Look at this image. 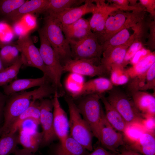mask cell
I'll return each mask as SVG.
<instances>
[{"label": "cell", "mask_w": 155, "mask_h": 155, "mask_svg": "<svg viewBox=\"0 0 155 155\" xmlns=\"http://www.w3.org/2000/svg\"><path fill=\"white\" fill-rule=\"evenodd\" d=\"M54 93L53 86L46 84L32 91H22L8 96L4 107V123L1 127L0 135H3L9 132L13 123L33 100H39L50 96Z\"/></svg>", "instance_id": "obj_1"}, {"label": "cell", "mask_w": 155, "mask_h": 155, "mask_svg": "<svg viewBox=\"0 0 155 155\" xmlns=\"http://www.w3.org/2000/svg\"><path fill=\"white\" fill-rule=\"evenodd\" d=\"M65 99L69 112V135L88 151H92L94 136L92 132L82 116L73 99L67 96Z\"/></svg>", "instance_id": "obj_2"}, {"label": "cell", "mask_w": 155, "mask_h": 155, "mask_svg": "<svg viewBox=\"0 0 155 155\" xmlns=\"http://www.w3.org/2000/svg\"><path fill=\"white\" fill-rule=\"evenodd\" d=\"M92 94L81 97L75 104L83 119L87 123L94 136L99 141L100 127L104 115L101 105L100 95Z\"/></svg>", "instance_id": "obj_3"}, {"label": "cell", "mask_w": 155, "mask_h": 155, "mask_svg": "<svg viewBox=\"0 0 155 155\" xmlns=\"http://www.w3.org/2000/svg\"><path fill=\"white\" fill-rule=\"evenodd\" d=\"M42 29L63 66L72 59L70 46L63 34L60 23L54 17L48 14Z\"/></svg>", "instance_id": "obj_4"}, {"label": "cell", "mask_w": 155, "mask_h": 155, "mask_svg": "<svg viewBox=\"0 0 155 155\" xmlns=\"http://www.w3.org/2000/svg\"><path fill=\"white\" fill-rule=\"evenodd\" d=\"M39 34L40 40L39 49L40 53L51 82L59 95L60 96L62 92L61 78L63 72V66L58 55L49 42L42 29L39 31Z\"/></svg>", "instance_id": "obj_5"}, {"label": "cell", "mask_w": 155, "mask_h": 155, "mask_svg": "<svg viewBox=\"0 0 155 155\" xmlns=\"http://www.w3.org/2000/svg\"><path fill=\"white\" fill-rule=\"evenodd\" d=\"M108 92V96L106 98L107 100L128 124L134 123L141 124L144 118L132 100L117 89L113 88Z\"/></svg>", "instance_id": "obj_6"}, {"label": "cell", "mask_w": 155, "mask_h": 155, "mask_svg": "<svg viewBox=\"0 0 155 155\" xmlns=\"http://www.w3.org/2000/svg\"><path fill=\"white\" fill-rule=\"evenodd\" d=\"M71 59L95 61L101 63L103 47L92 32L84 39L78 42H69Z\"/></svg>", "instance_id": "obj_7"}, {"label": "cell", "mask_w": 155, "mask_h": 155, "mask_svg": "<svg viewBox=\"0 0 155 155\" xmlns=\"http://www.w3.org/2000/svg\"><path fill=\"white\" fill-rule=\"evenodd\" d=\"M21 53L23 65L39 69L49 78L48 70L43 62L39 49L28 34L19 36L15 45Z\"/></svg>", "instance_id": "obj_8"}, {"label": "cell", "mask_w": 155, "mask_h": 155, "mask_svg": "<svg viewBox=\"0 0 155 155\" xmlns=\"http://www.w3.org/2000/svg\"><path fill=\"white\" fill-rule=\"evenodd\" d=\"M98 63L93 60L71 59L63 65V71L92 77H104L109 73L104 65Z\"/></svg>", "instance_id": "obj_9"}, {"label": "cell", "mask_w": 155, "mask_h": 155, "mask_svg": "<svg viewBox=\"0 0 155 155\" xmlns=\"http://www.w3.org/2000/svg\"><path fill=\"white\" fill-rule=\"evenodd\" d=\"M39 100L40 123L42 127L43 133L40 146H45L57 138L53 128V104L52 100L42 98Z\"/></svg>", "instance_id": "obj_10"}, {"label": "cell", "mask_w": 155, "mask_h": 155, "mask_svg": "<svg viewBox=\"0 0 155 155\" xmlns=\"http://www.w3.org/2000/svg\"><path fill=\"white\" fill-rule=\"evenodd\" d=\"M99 142L102 147L117 154L119 148L125 145L122 133L117 132L103 117L100 127Z\"/></svg>", "instance_id": "obj_11"}, {"label": "cell", "mask_w": 155, "mask_h": 155, "mask_svg": "<svg viewBox=\"0 0 155 155\" xmlns=\"http://www.w3.org/2000/svg\"><path fill=\"white\" fill-rule=\"evenodd\" d=\"M52 99L54 129L59 142L63 144L69 135V121L67 113L61 105L57 92L56 91Z\"/></svg>", "instance_id": "obj_12"}, {"label": "cell", "mask_w": 155, "mask_h": 155, "mask_svg": "<svg viewBox=\"0 0 155 155\" xmlns=\"http://www.w3.org/2000/svg\"><path fill=\"white\" fill-rule=\"evenodd\" d=\"M96 4L93 15L89 20L92 32L98 39L101 36L104 30L106 20L112 12L119 10L116 6L108 5L102 0L95 1Z\"/></svg>", "instance_id": "obj_13"}, {"label": "cell", "mask_w": 155, "mask_h": 155, "mask_svg": "<svg viewBox=\"0 0 155 155\" xmlns=\"http://www.w3.org/2000/svg\"><path fill=\"white\" fill-rule=\"evenodd\" d=\"M92 2L86 0L85 3L80 6L71 7L58 13L48 14L55 18L61 26H66L77 21L86 14L92 13L96 5Z\"/></svg>", "instance_id": "obj_14"}, {"label": "cell", "mask_w": 155, "mask_h": 155, "mask_svg": "<svg viewBox=\"0 0 155 155\" xmlns=\"http://www.w3.org/2000/svg\"><path fill=\"white\" fill-rule=\"evenodd\" d=\"M113 88V84L109 79L99 77L83 83L79 90L72 96V98L78 99L92 94H101Z\"/></svg>", "instance_id": "obj_15"}, {"label": "cell", "mask_w": 155, "mask_h": 155, "mask_svg": "<svg viewBox=\"0 0 155 155\" xmlns=\"http://www.w3.org/2000/svg\"><path fill=\"white\" fill-rule=\"evenodd\" d=\"M128 14L118 11L113 15L108 17L103 32L98 40L101 44L120 30L125 29Z\"/></svg>", "instance_id": "obj_16"}, {"label": "cell", "mask_w": 155, "mask_h": 155, "mask_svg": "<svg viewBox=\"0 0 155 155\" xmlns=\"http://www.w3.org/2000/svg\"><path fill=\"white\" fill-rule=\"evenodd\" d=\"M51 83L50 80L43 75L41 77L36 78L16 79L3 87V93L7 96L35 86H40L45 84Z\"/></svg>", "instance_id": "obj_17"}, {"label": "cell", "mask_w": 155, "mask_h": 155, "mask_svg": "<svg viewBox=\"0 0 155 155\" xmlns=\"http://www.w3.org/2000/svg\"><path fill=\"white\" fill-rule=\"evenodd\" d=\"M88 151L69 134L63 144L59 142L51 146L50 155H87Z\"/></svg>", "instance_id": "obj_18"}, {"label": "cell", "mask_w": 155, "mask_h": 155, "mask_svg": "<svg viewBox=\"0 0 155 155\" xmlns=\"http://www.w3.org/2000/svg\"><path fill=\"white\" fill-rule=\"evenodd\" d=\"M48 0H27L18 9L7 15L6 17L9 20L16 23L27 14L44 12Z\"/></svg>", "instance_id": "obj_19"}, {"label": "cell", "mask_w": 155, "mask_h": 155, "mask_svg": "<svg viewBox=\"0 0 155 155\" xmlns=\"http://www.w3.org/2000/svg\"><path fill=\"white\" fill-rule=\"evenodd\" d=\"M132 42L129 40L125 44L112 49L106 55L102 56L101 64L105 67L110 73L113 69L123 67L122 65L126 52Z\"/></svg>", "instance_id": "obj_20"}, {"label": "cell", "mask_w": 155, "mask_h": 155, "mask_svg": "<svg viewBox=\"0 0 155 155\" xmlns=\"http://www.w3.org/2000/svg\"><path fill=\"white\" fill-rule=\"evenodd\" d=\"M131 79L128 85V89L131 94L137 91L154 89L155 62L146 72Z\"/></svg>", "instance_id": "obj_21"}, {"label": "cell", "mask_w": 155, "mask_h": 155, "mask_svg": "<svg viewBox=\"0 0 155 155\" xmlns=\"http://www.w3.org/2000/svg\"><path fill=\"white\" fill-rule=\"evenodd\" d=\"M131 95L135 105L143 117L146 116L155 117V97L154 95L139 91L133 93Z\"/></svg>", "instance_id": "obj_22"}, {"label": "cell", "mask_w": 155, "mask_h": 155, "mask_svg": "<svg viewBox=\"0 0 155 155\" xmlns=\"http://www.w3.org/2000/svg\"><path fill=\"white\" fill-rule=\"evenodd\" d=\"M124 147L143 155H155V132L146 131L134 143Z\"/></svg>", "instance_id": "obj_23"}, {"label": "cell", "mask_w": 155, "mask_h": 155, "mask_svg": "<svg viewBox=\"0 0 155 155\" xmlns=\"http://www.w3.org/2000/svg\"><path fill=\"white\" fill-rule=\"evenodd\" d=\"M100 98L104 106L105 116L106 120L116 130L122 133L128 124L103 94L100 95Z\"/></svg>", "instance_id": "obj_24"}, {"label": "cell", "mask_w": 155, "mask_h": 155, "mask_svg": "<svg viewBox=\"0 0 155 155\" xmlns=\"http://www.w3.org/2000/svg\"><path fill=\"white\" fill-rule=\"evenodd\" d=\"M18 131L19 144L23 148L35 153L40 146L43 138L42 132L28 133L22 130Z\"/></svg>", "instance_id": "obj_25"}, {"label": "cell", "mask_w": 155, "mask_h": 155, "mask_svg": "<svg viewBox=\"0 0 155 155\" xmlns=\"http://www.w3.org/2000/svg\"><path fill=\"white\" fill-rule=\"evenodd\" d=\"M40 115L39 101L33 100L30 106L19 116L13 123L9 132H17L22 123L28 119H34L40 123Z\"/></svg>", "instance_id": "obj_26"}, {"label": "cell", "mask_w": 155, "mask_h": 155, "mask_svg": "<svg viewBox=\"0 0 155 155\" xmlns=\"http://www.w3.org/2000/svg\"><path fill=\"white\" fill-rule=\"evenodd\" d=\"M129 32L127 29L120 30L102 44V56L106 55L113 49L127 43L130 38Z\"/></svg>", "instance_id": "obj_27"}, {"label": "cell", "mask_w": 155, "mask_h": 155, "mask_svg": "<svg viewBox=\"0 0 155 155\" xmlns=\"http://www.w3.org/2000/svg\"><path fill=\"white\" fill-rule=\"evenodd\" d=\"M85 1V0H49L44 12L48 14L58 13Z\"/></svg>", "instance_id": "obj_28"}, {"label": "cell", "mask_w": 155, "mask_h": 155, "mask_svg": "<svg viewBox=\"0 0 155 155\" xmlns=\"http://www.w3.org/2000/svg\"><path fill=\"white\" fill-rule=\"evenodd\" d=\"M155 62L154 54H150L125 71L129 79H132L146 72Z\"/></svg>", "instance_id": "obj_29"}, {"label": "cell", "mask_w": 155, "mask_h": 155, "mask_svg": "<svg viewBox=\"0 0 155 155\" xmlns=\"http://www.w3.org/2000/svg\"><path fill=\"white\" fill-rule=\"evenodd\" d=\"M23 62L20 55L12 64L5 68L0 72V87L7 85L14 80L17 76Z\"/></svg>", "instance_id": "obj_30"}, {"label": "cell", "mask_w": 155, "mask_h": 155, "mask_svg": "<svg viewBox=\"0 0 155 155\" xmlns=\"http://www.w3.org/2000/svg\"><path fill=\"white\" fill-rule=\"evenodd\" d=\"M17 132H9L0 138V155H9L14 153L19 144Z\"/></svg>", "instance_id": "obj_31"}, {"label": "cell", "mask_w": 155, "mask_h": 155, "mask_svg": "<svg viewBox=\"0 0 155 155\" xmlns=\"http://www.w3.org/2000/svg\"><path fill=\"white\" fill-rule=\"evenodd\" d=\"M146 131L141 123L128 124L122 133L125 143V142L127 143L125 145L128 146L134 143Z\"/></svg>", "instance_id": "obj_32"}, {"label": "cell", "mask_w": 155, "mask_h": 155, "mask_svg": "<svg viewBox=\"0 0 155 155\" xmlns=\"http://www.w3.org/2000/svg\"><path fill=\"white\" fill-rule=\"evenodd\" d=\"M110 73V80L113 85H122L129 82V78L123 68H115L111 71Z\"/></svg>", "instance_id": "obj_33"}, {"label": "cell", "mask_w": 155, "mask_h": 155, "mask_svg": "<svg viewBox=\"0 0 155 155\" xmlns=\"http://www.w3.org/2000/svg\"><path fill=\"white\" fill-rule=\"evenodd\" d=\"M26 1L25 0L1 1L0 11L3 13L7 16L18 9Z\"/></svg>", "instance_id": "obj_34"}, {"label": "cell", "mask_w": 155, "mask_h": 155, "mask_svg": "<svg viewBox=\"0 0 155 155\" xmlns=\"http://www.w3.org/2000/svg\"><path fill=\"white\" fill-rule=\"evenodd\" d=\"M65 35L74 31L81 29H90L89 20L81 18L72 24L61 26Z\"/></svg>", "instance_id": "obj_35"}, {"label": "cell", "mask_w": 155, "mask_h": 155, "mask_svg": "<svg viewBox=\"0 0 155 155\" xmlns=\"http://www.w3.org/2000/svg\"><path fill=\"white\" fill-rule=\"evenodd\" d=\"M92 32L90 29H81L65 35V37L69 43L78 42L84 39Z\"/></svg>", "instance_id": "obj_36"}, {"label": "cell", "mask_w": 155, "mask_h": 155, "mask_svg": "<svg viewBox=\"0 0 155 155\" xmlns=\"http://www.w3.org/2000/svg\"><path fill=\"white\" fill-rule=\"evenodd\" d=\"M40 123L36 120L29 118L24 121L22 123L19 130H22L28 133L38 131V128Z\"/></svg>", "instance_id": "obj_37"}, {"label": "cell", "mask_w": 155, "mask_h": 155, "mask_svg": "<svg viewBox=\"0 0 155 155\" xmlns=\"http://www.w3.org/2000/svg\"><path fill=\"white\" fill-rule=\"evenodd\" d=\"M142 46L141 43L138 41H135L131 44L125 54L122 65L123 68L127 63L131 60L136 53L141 49Z\"/></svg>", "instance_id": "obj_38"}, {"label": "cell", "mask_w": 155, "mask_h": 155, "mask_svg": "<svg viewBox=\"0 0 155 155\" xmlns=\"http://www.w3.org/2000/svg\"><path fill=\"white\" fill-rule=\"evenodd\" d=\"M8 25L4 22H0V41L5 44L12 39V38L8 36L13 37L12 32L9 29Z\"/></svg>", "instance_id": "obj_39"}, {"label": "cell", "mask_w": 155, "mask_h": 155, "mask_svg": "<svg viewBox=\"0 0 155 155\" xmlns=\"http://www.w3.org/2000/svg\"><path fill=\"white\" fill-rule=\"evenodd\" d=\"M12 46L6 44L0 48V58L5 68L9 67V58Z\"/></svg>", "instance_id": "obj_40"}, {"label": "cell", "mask_w": 155, "mask_h": 155, "mask_svg": "<svg viewBox=\"0 0 155 155\" xmlns=\"http://www.w3.org/2000/svg\"><path fill=\"white\" fill-rule=\"evenodd\" d=\"M141 124L146 131L155 132V117L146 116L144 117Z\"/></svg>", "instance_id": "obj_41"}, {"label": "cell", "mask_w": 155, "mask_h": 155, "mask_svg": "<svg viewBox=\"0 0 155 155\" xmlns=\"http://www.w3.org/2000/svg\"><path fill=\"white\" fill-rule=\"evenodd\" d=\"M150 54L147 50L141 49L136 53L130 61L133 65H134Z\"/></svg>", "instance_id": "obj_42"}, {"label": "cell", "mask_w": 155, "mask_h": 155, "mask_svg": "<svg viewBox=\"0 0 155 155\" xmlns=\"http://www.w3.org/2000/svg\"><path fill=\"white\" fill-rule=\"evenodd\" d=\"M87 155H117V154L115 153L108 151L102 147L98 146Z\"/></svg>", "instance_id": "obj_43"}, {"label": "cell", "mask_w": 155, "mask_h": 155, "mask_svg": "<svg viewBox=\"0 0 155 155\" xmlns=\"http://www.w3.org/2000/svg\"><path fill=\"white\" fill-rule=\"evenodd\" d=\"M20 52L17 47L13 45L11 49L8 60L9 66L13 64L19 57Z\"/></svg>", "instance_id": "obj_44"}, {"label": "cell", "mask_w": 155, "mask_h": 155, "mask_svg": "<svg viewBox=\"0 0 155 155\" xmlns=\"http://www.w3.org/2000/svg\"><path fill=\"white\" fill-rule=\"evenodd\" d=\"M141 4L147 9V11L153 15L155 9V0H140Z\"/></svg>", "instance_id": "obj_45"}, {"label": "cell", "mask_w": 155, "mask_h": 155, "mask_svg": "<svg viewBox=\"0 0 155 155\" xmlns=\"http://www.w3.org/2000/svg\"><path fill=\"white\" fill-rule=\"evenodd\" d=\"M32 14H27L22 18L23 19L24 21L26 26H27V27L30 29L33 28L36 24L35 18L31 15Z\"/></svg>", "instance_id": "obj_46"}, {"label": "cell", "mask_w": 155, "mask_h": 155, "mask_svg": "<svg viewBox=\"0 0 155 155\" xmlns=\"http://www.w3.org/2000/svg\"><path fill=\"white\" fill-rule=\"evenodd\" d=\"M8 97V96L0 91V122L3 117L4 107Z\"/></svg>", "instance_id": "obj_47"}, {"label": "cell", "mask_w": 155, "mask_h": 155, "mask_svg": "<svg viewBox=\"0 0 155 155\" xmlns=\"http://www.w3.org/2000/svg\"><path fill=\"white\" fill-rule=\"evenodd\" d=\"M13 153L14 155H36L23 148L22 149H16Z\"/></svg>", "instance_id": "obj_48"}, {"label": "cell", "mask_w": 155, "mask_h": 155, "mask_svg": "<svg viewBox=\"0 0 155 155\" xmlns=\"http://www.w3.org/2000/svg\"><path fill=\"white\" fill-rule=\"evenodd\" d=\"M120 152L124 153L127 155H143L139 153L131 150L125 147H124L123 149L121 150Z\"/></svg>", "instance_id": "obj_49"}, {"label": "cell", "mask_w": 155, "mask_h": 155, "mask_svg": "<svg viewBox=\"0 0 155 155\" xmlns=\"http://www.w3.org/2000/svg\"><path fill=\"white\" fill-rule=\"evenodd\" d=\"M5 69L3 64L2 61L0 58V72L3 70Z\"/></svg>", "instance_id": "obj_50"}, {"label": "cell", "mask_w": 155, "mask_h": 155, "mask_svg": "<svg viewBox=\"0 0 155 155\" xmlns=\"http://www.w3.org/2000/svg\"><path fill=\"white\" fill-rule=\"evenodd\" d=\"M5 45L6 44H5L1 42V41H0V48L2 47L3 46Z\"/></svg>", "instance_id": "obj_51"}, {"label": "cell", "mask_w": 155, "mask_h": 155, "mask_svg": "<svg viewBox=\"0 0 155 155\" xmlns=\"http://www.w3.org/2000/svg\"><path fill=\"white\" fill-rule=\"evenodd\" d=\"M117 155H127L123 153L120 152V153L117 154Z\"/></svg>", "instance_id": "obj_52"}, {"label": "cell", "mask_w": 155, "mask_h": 155, "mask_svg": "<svg viewBox=\"0 0 155 155\" xmlns=\"http://www.w3.org/2000/svg\"><path fill=\"white\" fill-rule=\"evenodd\" d=\"M1 133V127H0V134Z\"/></svg>", "instance_id": "obj_53"}]
</instances>
